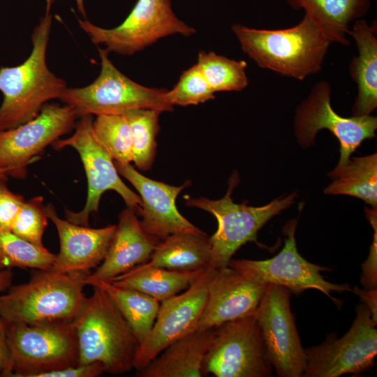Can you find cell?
Segmentation results:
<instances>
[{
  "instance_id": "ba28073f",
  "label": "cell",
  "mask_w": 377,
  "mask_h": 377,
  "mask_svg": "<svg viewBox=\"0 0 377 377\" xmlns=\"http://www.w3.org/2000/svg\"><path fill=\"white\" fill-rule=\"evenodd\" d=\"M77 21L94 44L121 55H132L168 36H190L195 32L177 17L170 0H138L124 22L112 29L98 27L87 19Z\"/></svg>"
},
{
  "instance_id": "44dd1931",
  "label": "cell",
  "mask_w": 377,
  "mask_h": 377,
  "mask_svg": "<svg viewBox=\"0 0 377 377\" xmlns=\"http://www.w3.org/2000/svg\"><path fill=\"white\" fill-rule=\"evenodd\" d=\"M348 35L354 39L357 54L349 64L357 94L352 107L353 116H366L377 107V23L363 17L355 20Z\"/></svg>"
},
{
  "instance_id": "f1b7e54d",
  "label": "cell",
  "mask_w": 377,
  "mask_h": 377,
  "mask_svg": "<svg viewBox=\"0 0 377 377\" xmlns=\"http://www.w3.org/2000/svg\"><path fill=\"white\" fill-rule=\"evenodd\" d=\"M197 64L214 94L240 91L248 86L247 63L244 60L237 61L214 52L200 51Z\"/></svg>"
},
{
  "instance_id": "7c38bea8",
  "label": "cell",
  "mask_w": 377,
  "mask_h": 377,
  "mask_svg": "<svg viewBox=\"0 0 377 377\" xmlns=\"http://www.w3.org/2000/svg\"><path fill=\"white\" fill-rule=\"evenodd\" d=\"M376 323L364 304L357 305L356 317L342 337L331 334L321 344L305 349L302 377H338L370 369L377 354Z\"/></svg>"
},
{
  "instance_id": "74e56055",
  "label": "cell",
  "mask_w": 377,
  "mask_h": 377,
  "mask_svg": "<svg viewBox=\"0 0 377 377\" xmlns=\"http://www.w3.org/2000/svg\"><path fill=\"white\" fill-rule=\"evenodd\" d=\"M352 292L358 295L363 304L368 308L371 313L373 320L377 323V289L369 288L362 290L357 286L352 289Z\"/></svg>"
},
{
  "instance_id": "3957f363",
  "label": "cell",
  "mask_w": 377,
  "mask_h": 377,
  "mask_svg": "<svg viewBox=\"0 0 377 377\" xmlns=\"http://www.w3.org/2000/svg\"><path fill=\"white\" fill-rule=\"evenodd\" d=\"M73 320L79 365L101 363L104 371L123 374L133 368L138 340L108 293L98 286Z\"/></svg>"
},
{
  "instance_id": "8992f818",
  "label": "cell",
  "mask_w": 377,
  "mask_h": 377,
  "mask_svg": "<svg viewBox=\"0 0 377 377\" xmlns=\"http://www.w3.org/2000/svg\"><path fill=\"white\" fill-rule=\"evenodd\" d=\"M7 340L12 377H40L78 365L77 339L73 321L9 323Z\"/></svg>"
},
{
  "instance_id": "5bb4252c",
  "label": "cell",
  "mask_w": 377,
  "mask_h": 377,
  "mask_svg": "<svg viewBox=\"0 0 377 377\" xmlns=\"http://www.w3.org/2000/svg\"><path fill=\"white\" fill-rule=\"evenodd\" d=\"M291 292L267 284L255 313L270 365L281 377H302L306 353L290 309Z\"/></svg>"
},
{
  "instance_id": "e0dca14e",
  "label": "cell",
  "mask_w": 377,
  "mask_h": 377,
  "mask_svg": "<svg viewBox=\"0 0 377 377\" xmlns=\"http://www.w3.org/2000/svg\"><path fill=\"white\" fill-rule=\"evenodd\" d=\"M114 163L118 173L131 183L139 193L142 206L136 213L142 216L140 222L145 233L158 242L177 232L207 235L177 209L176 198L189 183L171 186L142 175L130 163Z\"/></svg>"
},
{
  "instance_id": "4316f807",
  "label": "cell",
  "mask_w": 377,
  "mask_h": 377,
  "mask_svg": "<svg viewBox=\"0 0 377 377\" xmlns=\"http://www.w3.org/2000/svg\"><path fill=\"white\" fill-rule=\"evenodd\" d=\"M93 286H98L108 293L129 325L139 346L144 344L151 332L160 302L142 292L122 288L112 282L100 281Z\"/></svg>"
},
{
  "instance_id": "f35d334b",
  "label": "cell",
  "mask_w": 377,
  "mask_h": 377,
  "mask_svg": "<svg viewBox=\"0 0 377 377\" xmlns=\"http://www.w3.org/2000/svg\"><path fill=\"white\" fill-rule=\"evenodd\" d=\"M13 273L10 269L0 270V295L11 286Z\"/></svg>"
},
{
  "instance_id": "277c9868",
  "label": "cell",
  "mask_w": 377,
  "mask_h": 377,
  "mask_svg": "<svg viewBox=\"0 0 377 377\" xmlns=\"http://www.w3.org/2000/svg\"><path fill=\"white\" fill-rule=\"evenodd\" d=\"M87 276L38 269L27 283L0 295V317L7 324L73 321L87 298Z\"/></svg>"
},
{
  "instance_id": "d6a6232c",
  "label": "cell",
  "mask_w": 377,
  "mask_h": 377,
  "mask_svg": "<svg viewBox=\"0 0 377 377\" xmlns=\"http://www.w3.org/2000/svg\"><path fill=\"white\" fill-rule=\"evenodd\" d=\"M214 97L197 64L184 71L174 87L166 91V98L173 106L198 105Z\"/></svg>"
},
{
  "instance_id": "836d02e7",
  "label": "cell",
  "mask_w": 377,
  "mask_h": 377,
  "mask_svg": "<svg viewBox=\"0 0 377 377\" xmlns=\"http://www.w3.org/2000/svg\"><path fill=\"white\" fill-rule=\"evenodd\" d=\"M6 182L7 177L0 178V228L10 230L25 200L21 195L12 192Z\"/></svg>"
},
{
  "instance_id": "9a60e30c",
  "label": "cell",
  "mask_w": 377,
  "mask_h": 377,
  "mask_svg": "<svg viewBox=\"0 0 377 377\" xmlns=\"http://www.w3.org/2000/svg\"><path fill=\"white\" fill-rule=\"evenodd\" d=\"M76 115L67 105L45 103L39 114L17 127L0 131V168L24 179L34 157L75 127Z\"/></svg>"
},
{
  "instance_id": "4fadbf2b",
  "label": "cell",
  "mask_w": 377,
  "mask_h": 377,
  "mask_svg": "<svg viewBox=\"0 0 377 377\" xmlns=\"http://www.w3.org/2000/svg\"><path fill=\"white\" fill-rule=\"evenodd\" d=\"M296 226L295 219L285 226L284 246L273 258L263 260L231 259L228 266L256 282L281 286L295 295L307 289H316L334 302H339L331 296V293L352 291V289L347 283L337 284L326 281L320 272L330 269L313 264L299 253L295 242Z\"/></svg>"
},
{
  "instance_id": "e575fe53",
  "label": "cell",
  "mask_w": 377,
  "mask_h": 377,
  "mask_svg": "<svg viewBox=\"0 0 377 377\" xmlns=\"http://www.w3.org/2000/svg\"><path fill=\"white\" fill-rule=\"evenodd\" d=\"M371 225L375 230L374 240L368 258L362 265L360 278L362 285L367 289L377 287V226L376 223Z\"/></svg>"
},
{
  "instance_id": "cb8c5ba5",
  "label": "cell",
  "mask_w": 377,
  "mask_h": 377,
  "mask_svg": "<svg viewBox=\"0 0 377 377\" xmlns=\"http://www.w3.org/2000/svg\"><path fill=\"white\" fill-rule=\"evenodd\" d=\"M211 251L207 235L177 232L161 241L148 262L142 265L170 270L195 271L209 267Z\"/></svg>"
},
{
  "instance_id": "5b68a950",
  "label": "cell",
  "mask_w": 377,
  "mask_h": 377,
  "mask_svg": "<svg viewBox=\"0 0 377 377\" xmlns=\"http://www.w3.org/2000/svg\"><path fill=\"white\" fill-rule=\"evenodd\" d=\"M101 71L97 78L83 87L66 88L59 100L76 117L123 114L135 108L172 111L166 90L141 85L119 71L109 59L106 49L98 47Z\"/></svg>"
},
{
  "instance_id": "4dcf8cb0",
  "label": "cell",
  "mask_w": 377,
  "mask_h": 377,
  "mask_svg": "<svg viewBox=\"0 0 377 377\" xmlns=\"http://www.w3.org/2000/svg\"><path fill=\"white\" fill-rule=\"evenodd\" d=\"M94 133L114 161L132 162V139L128 121L124 114H103L93 120Z\"/></svg>"
},
{
  "instance_id": "7a4b0ae2",
  "label": "cell",
  "mask_w": 377,
  "mask_h": 377,
  "mask_svg": "<svg viewBox=\"0 0 377 377\" xmlns=\"http://www.w3.org/2000/svg\"><path fill=\"white\" fill-rule=\"evenodd\" d=\"M52 17L45 13L31 35L32 50L16 66L0 68V131L22 125L40 112L48 101L59 99L67 88L66 81L53 73L46 63Z\"/></svg>"
},
{
  "instance_id": "d4e9b609",
  "label": "cell",
  "mask_w": 377,
  "mask_h": 377,
  "mask_svg": "<svg viewBox=\"0 0 377 377\" xmlns=\"http://www.w3.org/2000/svg\"><path fill=\"white\" fill-rule=\"evenodd\" d=\"M205 269L185 272L142 264L120 274L111 282L122 288L142 292L161 302L187 289Z\"/></svg>"
},
{
  "instance_id": "8fae6325",
  "label": "cell",
  "mask_w": 377,
  "mask_h": 377,
  "mask_svg": "<svg viewBox=\"0 0 377 377\" xmlns=\"http://www.w3.org/2000/svg\"><path fill=\"white\" fill-rule=\"evenodd\" d=\"M202 375L216 377H269L272 367L255 315L221 324L202 364Z\"/></svg>"
},
{
  "instance_id": "60d3db41",
  "label": "cell",
  "mask_w": 377,
  "mask_h": 377,
  "mask_svg": "<svg viewBox=\"0 0 377 377\" xmlns=\"http://www.w3.org/2000/svg\"><path fill=\"white\" fill-rule=\"evenodd\" d=\"M55 1L56 0H45V3H46L45 13H50V10Z\"/></svg>"
},
{
  "instance_id": "52a82bcc",
  "label": "cell",
  "mask_w": 377,
  "mask_h": 377,
  "mask_svg": "<svg viewBox=\"0 0 377 377\" xmlns=\"http://www.w3.org/2000/svg\"><path fill=\"white\" fill-rule=\"evenodd\" d=\"M232 177L228 190L222 198L209 200L186 196L185 204L212 214L218 228L209 238L211 244V260L209 267L219 269L228 266L235 253L249 242H256L259 230L273 216L289 207L296 197L295 193L274 199L260 207L235 203L230 198L237 182Z\"/></svg>"
},
{
  "instance_id": "d590c367",
  "label": "cell",
  "mask_w": 377,
  "mask_h": 377,
  "mask_svg": "<svg viewBox=\"0 0 377 377\" xmlns=\"http://www.w3.org/2000/svg\"><path fill=\"white\" fill-rule=\"evenodd\" d=\"M103 372V366L99 362H94L45 373L40 377H97Z\"/></svg>"
},
{
  "instance_id": "f546056e",
  "label": "cell",
  "mask_w": 377,
  "mask_h": 377,
  "mask_svg": "<svg viewBox=\"0 0 377 377\" xmlns=\"http://www.w3.org/2000/svg\"><path fill=\"white\" fill-rule=\"evenodd\" d=\"M55 257L45 246L34 245L0 228V270L13 267L49 270Z\"/></svg>"
},
{
  "instance_id": "ac0fdd59",
  "label": "cell",
  "mask_w": 377,
  "mask_h": 377,
  "mask_svg": "<svg viewBox=\"0 0 377 377\" xmlns=\"http://www.w3.org/2000/svg\"><path fill=\"white\" fill-rule=\"evenodd\" d=\"M266 286L231 267L217 269L197 330L215 328L224 323L255 315Z\"/></svg>"
},
{
  "instance_id": "1f68e13d",
  "label": "cell",
  "mask_w": 377,
  "mask_h": 377,
  "mask_svg": "<svg viewBox=\"0 0 377 377\" xmlns=\"http://www.w3.org/2000/svg\"><path fill=\"white\" fill-rule=\"evenodd\" d=\"M42 196L24 200L10 230L23 239L38 246H44L43 236L48 224L46 206Z\"/></svg>"
},
{
  "instance_id": "30bf717a",
  "label": "cell",
  "mask_w": 377,
  "mask_h": 377,
  "mask_svg": "<svg viewBox=\"0 0 377 377\" xmlns=\"http://www.w3.org/2000/svg\"><path fill=\"white\" fill-rule=\"evenodd\" d=\"M332 87L326 80L312 87L308 96L297 106L294 119V131L303 147L315 143L322 129L330 131L340 144V158L337 168L348 162L350 155L367 139L376 137L377 117L371 115L342 117L331 105Z\"/></svg>"
},
{
  "instance_id": "b9f144b4",
  "label": "cell",
  "mask_w": 377,
  "mask_h": 377,
  "mask_svg": "<svg viewBox=\"0 0 377 377\" xmlns=\"http://www.w3.org/2000/svg\"><path fill=\"white\" fill-rule=\"evenodd\" d=\"M9 170L5 168H0V178H5L8 176Z\"/></svg>"
},
{
  "instance_id": "83f0119b",
  "label": "cell",
  "mask_w": 377,
  "mask_h": 377,
  "mask_svg": "<svg viewBox=\"0 0 377 377\" xmlns=\"http://www.w3.org/2000/svg\"><path fill=\"white\" fill-rule=\"evenodd\" d=\"M161 112L151 108H135L123 113L131 128L132 162L141 170L149 169L154 162Z\"/></svg>"
},
{
  "instance_id": "603a6c76",
  "label": "cell",
  "mask_w": 377,
  "mask_h": 377,
  "mask_svg": "<svg viewBox=\"0 0 377 377\" xmlns=\"http://www.w3.org/2000/svg\"><path fill=\"white\" fill-rule=\"evenodd\" d=\"M294 10H304L332 43L348 45L350 25L369 10L371 0H286Z\"/></svg>"
},
{
  "instance_id": "d6986e66",
  "label": "cell",
  "mask_w": 377,
  "mask_h": 377,
  "mask_svg": "<svg viewBox=\"0 0 377 377\" xmlns=\"http://www.w3.org/2000/svg\"><path fill=\"white\" fill-rule=\"evenodd\" d=\"M48 218L54 224L60 243L52 271L88 275L103 260L116 225L101 228L77 225L58 216L54 206L46 205Z\"/></svg>"
},
{
  "instance_id": "6da1fadb",
  "label": "cell",
  "mask_w": 377,
  "mask_h": 377,
  "mask_svg": "<svg viewBox=\"0 0 377 377\" xmlns=\"http://www.w3.org/2000/svg\"><path fill=\"white\" fill-rule=\"evenodd\" d=\"M232 31L242 51L258 66L298 80L320 71L332 43L306 14L289 28L260 29L235 24Z\"/></svg>"
},
{
  "instance_id": "484cf974",
  "label": "cell",
  "mask_w": 377,
  "mask_h": 377,
  "mask_svg": "<svg viewBox=\"0 0 377 377\" xmlns=\"http://www.w3.org/2000/svg\"><path fill=\"white\" fill-rule=\"evenodd\" d=\"M328 175L332 182L325 188V194L354 196L376 208V153L354 157L345 165L334 168Z\"/></svg>"
},
{
  "instance_id": "9c48e42d",
  "label": "cell",
  "mask_w": 377,
  "mask_h": 377,
  "mask_svg": "<svg viewBox=\"0 0 377 377\" xmlns=\"http://www.w3.org/2000/svg\"><path fill=\"white\" fill-rule=\"evenodd\" d=\"M74 128L70 137L58 139L52 144L56 150L66 147L75 149L87 179V197L84 207L77 212L66 210V219L77 225L89 226L90 215L98 212L102 195L109 190L116 191L127 207L138 210L142 200L120 179L113 158L94 133L92 115L81 117Z\"/></svg>"
},
{
  "instance_id": "7402d4cb",
  "label": "cell",
  "mask_w": 377,
  "mask_h": 377,
  "mask_svg": "<svg viewBox=\"0 0 377 377\" xmlns=\"http://www.w3.org/2000/svg\"><path fill=\"white\" fill-rule=\"evenodd\" d=\"M214 336V328L197 330L170 343L145 367L139 377H201L202 364Z\"/></svg>"
},
{
  "instance_id": "ffe728a7",
  "label": "cell",
  "mask_w": 377,
  "mask_h": 377,
  "mask_svg": "<svg viewBox=\"0 0 377 377\" xmlns=\"http://www.w3.org/2000/svg\"><path fill=\"white\" fill-rule=\"evenodd\" d=\"M159 242L143 230L135 209L126 207L119 216L103 260L84 279L86 286L111 282L120 274L148 262Z\"/></svg>"
},
{
  "instance_id": "2e32d148",
  "label": "cell",
  "mask_w": 377,
  "mask_h": 377,
  "mask_svg": "<svg viewBox=\"0 0 377 377\" xmlns=\"http://www.w3.org/2000/svg\"><path fill=\"white\" fill-rule=\"evenodd\" d=\"M216 270L207 267L185 292L161 302L150 335L137 350L134 369L140 370L170 343L197 330Z\"/></svg>"
},
{
  "instance_id": "ab89813d",
  "label": "cell",
  "mask_w": 377,
  "mask_h": 377,
  "mask_svg": "<svg viewBox=\"0 0 377 377\" xmlns=\"http://www.w3.org/2000/svg\"><path fill=\"white\" fill-rule=\"evenodd\" d=\"M77 9L79 11L80 13L83 16V17L85 19L87 17L85 8L84 5V0H75Z\"/></svg>"
},
{
  "instance_id": "8d00e7d4",
  "label": "cell",
  "mask_w": 377,
  "mask_h": 377,
  "mask_svg": "<svg viewBox=\"0 0 377 377\" xmlns=\"http://www.w3.org/2000/svg\"><path fill=\"white\" fill-rule=\"evenodd\" d=\"M8 324L0 317V376L12 377L13 369L7 340Z\"/></svg>"
}]
</instances>
